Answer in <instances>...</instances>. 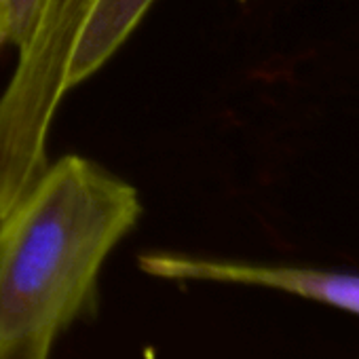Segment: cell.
Masks as SVG:
<instances>
[{"instance_id": "7a4b0ae2", "label": "cell", "mask_w": 359, "mask_h": 359, "mask_svg": "<svg viewBox=\"0 0 359 359\" xmlns=\"http://www.w3.org/2000/svg\"><path fill=\"white\" fill-rule=\"evenodd\" d=\"M137 266L158 279L169 281H210L254 285L317 300L359 315V275L334 273L306 266L254 264L235 260H216L175 252L140 254Z\"/></svg>"}, {"instance_id": "5b68a950", "label": "cell", "mask_w": 359, "mask_h": 359, "mask_svg": "<svg viewBox=\"0 0 359 359\" xmlns=\"http://www.w3.org/2000/svg\"><path fill=\"white\" fill-rule=\"evenodd\" d=\"M53 342L51 334L0 338V359H51Z\"/></svg>"}, {"instance_id": "3957f363", "label": "cell", "mask_w": 359, "mask_h": 359, "mask_svg": "<svg viewBox=\"0 0 359 359\" xmlns=\"http://www.w3.org/2000/svg\"><path fill=\"white\" fill-rule=\"evenodd\" d=\"M154 0H97L74 43L66 87L91 79L131 36Z\"/></svg>"}, {"instance_id": "6da1fadb", "label": "cell", "mask_w": 359, "mask_h": 359, "mask_svg": "<svg viewBox=\"0 0 359 359\" xmlns=\"http://www.w3.org/2000/svg\"><path fill=\"white\" fill-rule=\"evenodd\" d=\"M140 191L93 158L64 154L0 216V338L57 336L95 298L112 250L137 226Z\"/></svg>"}, {"instance_id": "277c9868", "label": "cell", "mask_w": 359, "mask_h": 359, "mask_svg": "<svg viewBox=\"0 0 359 359\" xmlns=\"http://www.w3.org/2000/svg\"><path fill=\"white\" fill-rule=\"evenodd\" d=\"M45 0H0V47L22 49L43 11Z\"/></svg>"}]
</instances>
